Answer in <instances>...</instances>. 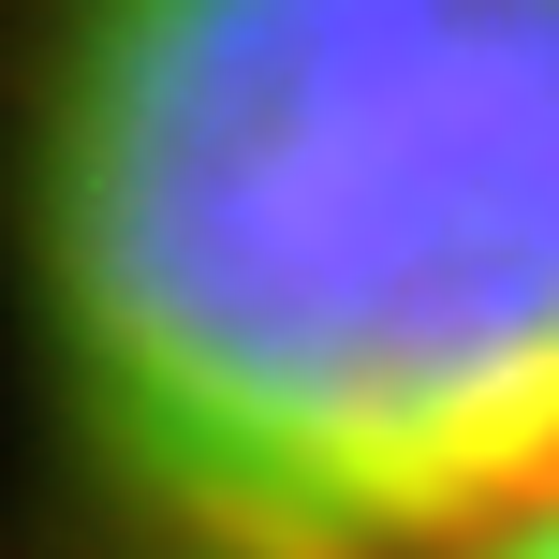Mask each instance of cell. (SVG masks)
I'll return each instance as SVG.
<instances>
[{
	"instance_id": "1",
	"label": "cell",
	"mask_w": 559,
	"mask_h": 559,
	"mask_svg": "<svg viewBox=\"0 0 559 559\" xmlns=\"http://www.w3.org/2000/svg\"><path fill=\"white\" fill-rule=\"evenodd\" d=\"M29 324L104 559H472L559 501V0H45Z\"/></svg>"
},
{
	"instance_id": "2",
	"label": "cell",
	"mask_w": 559,
	"mask_h": 559,
	"mask_svg": "<svg viewBox=\"0 0 559 559\" xmlns=\"http://www.w3.org/2000/svg\"><path fill=\"white\" fill-rule=\"evenodd\" d=\"M472 559H559V501H545V515H515V531H486Z\"/></svg>"
}]
</instances>
